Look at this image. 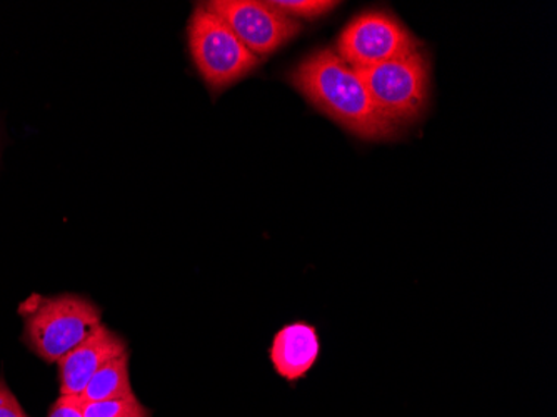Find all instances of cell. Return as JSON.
I'll return each mask as SVG.
<instances>
[{
  "label": "cell",
  "instance_id": "cell-1",
  "mask_svg": "<svg viewBox=\"0 0 557 417\" xmlns=\"http://www.w3.org/2000/svg\"><path fill=\"white\" fill-rule=\"evenodd\" d=\"M287 83L315 111L364 140H393L400 128L375 106L358 71L333 47L318 49L287 74Z\"/></svg>",
  "mask_w": 557,
  "mask_h": 417
},
{
  "label": "cell",
  "instance_id": "cell-2",
  "mask_svg": "<svg viewBox=\"0 0 557 417\" xmlns=\"http://www.w3.org/2000/svg\"><path fill=\"white\" fill-rule=\"evenodd\" d=\"M21 315L25 343L49 364L59 363L102 324L99 307L74 294L33 297L22 304Z\"/></svg>",
  "mask_w": 557,
  "mask_h": 417
},
{
  "label": "cell",
  "instance_id": "cell-3",
  "mask_svg": "<svg viewBox=\"0 0 557 417\" xmlns=\"http://www.w3.org/2000/svg\"><path fill=\"white\" fill-rule=\"evenodd\" d=\"M187 40L194 65L212 94L230 89L261 64V59L240 42L230 25L206 5L194 9Z\"/></svg>",
  "mask_w": 557,
  "mask_h": 417
},
{
  "label": "cell",
  "instance_id": "cell-4",
  "mask_svg": "<svg viewBox=\"0 0 557 417\" xmlns=\"http://www.w3.org/2000/svg\"><path fill=\"white\" fill-rule=\"evenodd\" d=\"M356 71L375 106L397 127L412 124L424 114L429 100V59L424 47L404 58Z\"/></svg>",
  "mask_w": 557,
  "mask_h": 417
},
{
  "label": "cell",
  "instance_id": "cell-5",
  "mask_svg": "<svg viewBox=\"0 0 557 417\" xmlns=\"http://www.w3.org/2000/svg\"><path fill=\"white\" fill-rule=\"evenodd\" d=\"M422 44L386 11H366L344 27L336 52L356 69L374 68L404 58Z\"/></svg>",
  "mask_w": 557,
  "mask_h": 417
},
{
  "label": "cell",
  "instance_id": "cell-6",
  "mask_svg": "<svg viewBox=\"0 0 557 417\" xmlns=\"http://www.w3.org/2000/svg\"><path fill=\"white\" fill-rule=\"evenodd\" d=\"M206 8L230 25L240 42L258 58L274 54L302 30L297 19L278 11L271 2L214 0Z\"/></svg>",
  "mask_w": 557,
  "mask_h": 417
},
{
  "label": "cell",
  "instance_id": "cell-7",
  "mask_svg": "<svg viewBox=\"0 0 557 417\" xmlns=\"http://www.w3.org/2000/svg\"><path fill=\"white\" fill-rule=\"evenodd\" d=\"M127 353L124 339L100 324L89 338L59 360L61 396H79L104 364Z\"/></svg>",
  "mask_w": 557,
  "mask_h": 417
},
{
  "label": "cell",
  "instance_id": "cell-8",
  "mask_svg": "<svg viewBox=\"0 0 557 417\" xmlns=\"http://www.w3.org/2000/svg\"><path fill=\"white\" fill-rule=\"evenodd\" d=\"M321 354L318 329L309 322H293L275 332L271 356L275 372L287 382L300 381L314 368Z\"/></svg>",
  "mask_w": 557,
  "mask_h": 417
},
{
  "label": "cell",
  "instance_id": "cell-9",
  "mask_svg": "<svg viewBox=\"0 0 557 417\" xmlns=\"http://www.w3.org/2000/svg\"><path fill=\"white\" fill-rule=\"evenodd\" d=\"M133 394L129 353H125L104 364L87 382L86 389L79 394V397L86 403H96V401L121 400V397H129Z\"/></svg>",
  "mask_w": 557,
  "mask_h": 417
},
{
  "label": "cell",
  "instance_id": "cell-10",
  "mask_svg": "<svg viewBox=\"0 0 557 417\" xmlns=\"http://www.w3.org/2000/svg\"><path fill=\"white\" fill-rule=\"evenodd\" d=\"M81 400V397H79ZM83 403L84 417H150V410L137 400L136 394L121 400Z\"/></svg>",
  "mask_w": 557,
  "mask_h": 417
},
{
  "label": "cell",
  "instance_id": "cell-11",
  "mask_svg": "<svg viewBox=\"0 0 557 417\" xmlns=\"http://www.w3.org/2000/svg\"><path fill=\"white\" fill-rule=\"evenodd\" d=\"M271 4L284 14L289 15V17L314 21V19L334 11L339 2H329V0H274Z\"/></svg>",
  "mask_w": 557,
  "mask_h": 417
},
{
  "label": "cell",
  "instance_id": "cell-12",
  "mask_svg": "<svg viewBox=\"0 0 557 417\" xmlns=\"http://www.w3.org/2000/svg\"><path fill=\"white\" fill-rule=\"evenodd\" d=\"M0 417H29L2 378H0Z\"/></svg>",
  "mask_w": 557,
  "mask_h": 417
},
{
  "label": "cell",
  "instance_id": "cell-13",
  "mask_svg": "<svg viewBox=\"0 0 557 417\" xmlns=\"http://www.w3.org/2000/svg\"><path fill=\"white\" fill-rule=\"evenodd\" d=\"M49 417H84L79 396H61L50 407Z\"/></svg>",
  "mask_w": 557,
  "mask_h": 417
}]
</instances>
